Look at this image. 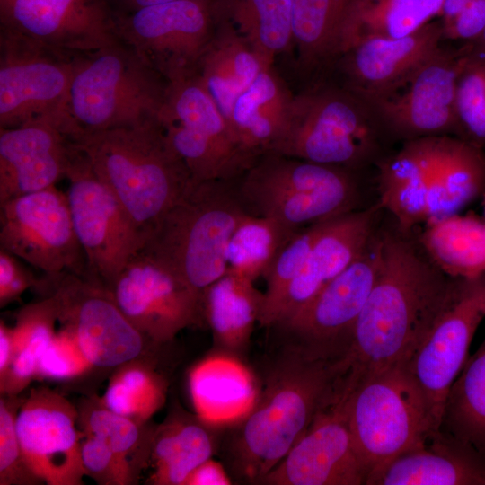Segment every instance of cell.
I'll list each match as a JSON object with an SVG mask.
<instances>
[{"instance_id":"f5cc1de1","label":"cell","mask_w":485,"mask_h":485,"mask_svg":"<svg viewBox=\"0 0 485 485\" xmlns=\"http://www.w3.org/2000/svg\"><path fill=\"white\" fill-rule=\"evenodd\" d=\"M484 207H485V195H484Z\"/></svg>"},{"instance_id":"f6af8a7d","label":"cell","mask_w":485,"mask_h":485,"mask_svg":"<svg viewBox=\"0 0 485 485\" xmlns=\"http://www.w3.org/2000/svg\"><path fill=\"white\" fill-rule=\"evenodd\" d=\"M18 258L0 249V305L1 307L17 299L34 283L33 276L28 272Z\"/></svg>"},{"instance_id":"f35d334b","label":"cell","mask_w":485,"mask_h":485,"mask_svg":"<svg viewBox=\"0 0 485 485\" xmlns=\"http://www.w3.org/2000/svg\"><path fill=\"white\" fill-rule=\"evenodd\" d=\"M454 110L456 130L464 140L485 144V58L473 51L457 79Z\"/></svg>"},{"instance_id":"d6986e66","label":"cell","mask_w":485,"mask_h":485,"mask_svg":"<svg viewBox=\"0 0 485 485\" xmlns=\"http://www.w3.org/2000/svg\"><path fill=\"white\" fill-rule=\"evenodd\" d=\"M0 24L70 54L118 40L107 0H0Z\"/></svg>"},{"instance_id":"ac0fdd59","label":"cell","mask_w":485,"mask_h":485,"mask_svg":"<svg viewBox=\"0 0 485 485\" xmlns=\"http://www.w3.org/2000/svg\"><path fill=\"white\" fill-rule=\"evenodd\" d=\"M75 408L47 388L32 390L16 412L15 426L24 463L48 485L82 484L84 432L76 428Z\"/></svg>"},{"instance_id":"e0dca14e","label":"cell","mask_w":485,"mask_h":485,"mask_svg":"<svg viewBox=\"0 0 485 485\" xmlns=\"http://www.w3.org/2000/svg\"><path fill=\"white\" fill-rule=\"evenodd\" d=\"M107 287L127 319L154 343L205 321L202 297L143 251Z\"/></svg>"},{"instance_id":"74e56055","label":"cell","mask_w":485,"mask_h":485,"mask_svg":"<svg viewBox=\"0 0 485 485\" xmlns=\"http://www.w3.org/2000/svg\"><path fill=\"white\" fill-rule=\"evenodd\" d=\"M165 391L160 375L132 360L110 379L101 404L142 425L163 404Z\"/></svg>"},{"instance_id":"60d3db41","label":"cell","mask_w":485,"mask_h":485,"mask_svg":"<svg viewBox=\"0 0 485 485\" xmlns=\"http://www.w3.org/2000/svg\"><path fill=\"white\" fill-rule=\"evenodd\" d=\"M84 428L85 434L101 439L120 459L130 463L129 456L140 444V425L101 404L85 414Z\"/></svg>"},{"instance_id":"30bf717a","label":"cell","mask_w":485,"mask_h":485,"mask_svg":"<svg viewBox=\"0 0 485 485\" xmlns=\"http://www.w3.org/2000/svg\"><path fill=\"white\" fill-rule=\"evenodd\" d=\"M371 117L356 94L324 89L294 96L287 128L270 153L342 168L357 164L373 150Z\"/></svg>"},{"instance_id":"8992f818","label":"cell","mask_w":485,"mask_h":485,"mask_svg":"<svg viewBox=\"0 0 485 485\" xmlns=\"http://www.w3.org/2000/svg\"><path fill=\"white\" fill-rule=\"evenodd\" d=\"M341 401L366 480L372 472L423 445L439 431L404 364L362 379Z\"/></svg>"},{"instance_id":"681fc988","label":"cell","mask_w":485,"mask_h":485,"mask_svg":"<svg viewBox=\"0 0 485 485\" xmlns=\"http://www.w3.org/2000/svg\"><path fill=\"white\" fill-rule=\"evenodd\" d=\"M181 0H107L111 11L117 13H129L135 10Z\"/></svg>"},{"instance_id":"bcb514c9","label":"cell","mask_w":485,"mask_h":485,"mask_svg":"<svg viewBox=\"0 0 485 485\" xmlns=\"http://www.w3.org/2000/svg\"><path fill=\"white\" fill-rule=\"evenodd\" d=\"M485 30V0H472L448 26L443 28L444 40L471 42Z\"/></svg>"},{"instance_id":"c3c4849f","label":"cell","mask_w":485,"mask_h":485,"mask_svg":"<svg viewBox=\"0 0 485 485\" xmlns=\"http://www.w3.org/2000/svg\"><path fill=\"white\" fill-rule=\"evenodd\" d=\"M13 357V340L11 328L3 322L0 324V379L7 372Z\"/></svg>"},{"instance_id":"ffe728a7","label":"cell","mask_w":485,"mask_h":485,"mask_svg":"<svg viewBox=\"0 0 485 485\" xmlns=\"http://www.w3.org/2000/svg\"><path fill=\"white\" fill-rule=\"evenodd\" d=\"M341 399L321 413L260 485H366Z\"/></svg>"},{"instance_id":"4dcf8cb0","label":"cell","mask_w":485,"mask_h":485,"mask_svg":"<svg viewBox=\"0 0 485 485\" xmlns=\"http://www.w3.org/2000/svg\"><path fill=\"white\" fill-rule=\"evenodd\" d=\"M215 31L197 71L226 118L235 99L267 66L229 22Z\"/></svg>"},{"instance_id":"ab89813d","label":"cell","mask_w":485,"mask_h":485,"mask_svg":"<svg viewBox=\"0 0 485 485\" xmlns=\"http://www.w3.org/2000/svg\"><path fill=\"white\" fill-rule=\"evenodd\" d=\"M320 223L297 231L280 251L265 275L267 286L258 322L260 327L302 269L313 247Z\"/></svg>"},{"instance_id":"3957f363","label":"cell","mask_w":485,"mask_h":485,"mask_svg":"<svg viewBox=\"0 0 485 485\" xmlns=\"http://www.w3.org/2000/svg\"><path fill=\"white\" fill-rule=\"evenodd\" d=\"M76 146L146 239L160 217L195 181L158 119L81 133Z\"/></svg>"},{"instance_id":"7c38bea8","label":"cell","mask_w":485,"mask_h":485,"mask_svg":"<svg viewBox=\"0 0 485 485\" xmlns=\"http://www.w3.org/2000/svg\"><path fill=\"white\" fill-rule=\"evenodd\" d=\"M485 318V275L454 278L428 331L404 364L439 430L447 393L469 357L472 340Z\"/></svg>"},{"instance_id":"4fadbf2b","label":"cell","mask_w":485,"mask_h":485,"mask_svg":"<svg viewBox=\"0 0 485 485\" xmlns=\"http://www.w3.org/2000/svg\"><path fill=\"white\" fill-rule=\"evenodd\" d=\"M72 222L90 276L109 287L145 247L146 235L79 150L66 175Z\"/></svg>"},{"instance_id":"4316f807","label":"cell","mask_w":485,"mask_h":485,"mask_svg":"<svg viewBox=\"0 0 485 485\" xmlns=\"http://www.w3.org/2000/svg\"><path fill=\"white\" fill-rule=\"evenodd\" d=\"M149 447L153 466L149 481L184 485L191 472L216 452V433L200 418L175 415L155 430Z\"/></svg>"},{"instance_id":"6da1fadb","label":"cell","mask_w":485,"mask_h":485,"mask_svg":"<svg viewBox=\"0 0 485 485\" xmlns=\"http://www.w3.org/2000/svg\"><path fill=\"white\" fill-rule=\"evenodd\" d=\"M277 352L251 410L222 438L226 469L241 483L257 484L346 390L343 359Z\"/></svg>"},{"instance_id":"9a60e30c","label":"cell","mask_w":485,"mask_h":485,"mask_svg":"<svg viewBox=\"0 0 485 485\" xmlns=\"http://www.w3.org/2000/svg\"><path fill=\"white\" fill-rule=\"evenodd\" d=\"M472 51L468 42L459 48L441 47L399 84L361 101L374 118L409 140L456 130V83Z\"/></svg>"},{"instance_id":"f1b7e54d","label":"cell","mask_w":485,"mask_h":485,"mask_svg":"<svg viewBox=\"0 0 485 485\" xmlns=\"http://www.w3.org/2000/svg\"><path fill=\"white\" fill-rule=\"evenodd\" d=\"M263 304L254 282L226 271L203 295L205 322L215 344L225 353L240 354L248 347Z\"/></svg>"},{"instance_id":"8fae6325","label":"cell","mask_w":485,"mask_h":485,"mask_svg":"<svg viewBox=\"0 0 485 485\" xmlns=\"http://www.w3.org/2000/svg\"><path fill=\"white\" fill-rule=\"evenodd\" d=\"M379 269L377 241L304 306L268 328L279 347L314 358L344 359Z\"/></svg>"},{"instance_id":"ba28073f","label":"cell","mask_w":485,"mask_h":485,"mask_svg":"<svg viewBox=\"0 0 485 485\" xmlns=\"http://www.w3.org/2000/svg\"><path fill=\"white\" fill-rule=\"evenodd\" d=\"M75 55L0 28V128L49 120L78 134L68 115Z\"/></svg>"},{"instance_id":"603a6c76","label":"cell","mask_w":485,"mask_h":485,"mask_svg":"<svg viewBox=\"0 0 485 485\" xmlns=\"http://www.w3.org/2000/svg\"><path fill=\"white\" fill-rule=\"evenodd\" d=\"M442 40L439 19L401 38L357 44L345 53L354 94L364 100L393 88L428 60L441 48Z\"/></svg>"},{"instance_id":"7dc6e473","label":"cell","mask_w":485,"mask_h":485,"mask_svg":"<svg viewBox=\"0 0 485 485\" xmlns=\"http://www.w3.org/2000/svg\"><path fill=\"white\" fill-rule=\"evenodd\" d=\"M232 479L217 462L209 459L197 467L184 485H229Z\"/></svg>"},{"instance_id":"e575fe53","label":"cell","mask_w":485,"mask_h":485,"mask_svg":"<svg viewBox=\"0 0 485 485\" xmlns=\"http://www.w3.org/2000/svg\"><path fill=\"white\" fill-rule=\"evenodd\" d=\"M296 232L273 218L247 213L228 242L226 271L253 282L264 278Z\"/></svg>"},{"instance_id":"44dd1931","label":"cell","mask_w":485,"mask_h":485,"mask_svg":"<svg viewBox=\"0 0 485 485\" xmlns=\"http://www.w3.org/2000/svg\"><path fill=\"white\" fill-rule=\"evenodd\" d=\"M75 133L49 120L0 128V204L66 178L79 153Z\"/></svg>"},{"instance_id":"277c9868","label":"cell","mask_w":485,"mask_h":485,"mask_svg":"<svg viewBox=\"0 0 485 485\" xmlns=\"http://www.w3.org/2000/svg\"><path fill=\"white\" fill-rule=\"evenodd\" d=\"M247 213L234 181H194L156 222L142 251L203 299L225 274L228 242Z\"/></svg>"},{"instance_id":"7402d4cb","label":"cell","mask_w":485,"mask_h":485,"mask_svg":"<svg viewBox=\"0 0 485 485\" xmlns=\"http://www.w3.org/2000/svg\"><path fill=\"white\" fill-rule=\"evenodd\" d=\"M374 217L375 212L368 208L321 222L302 269L261 327L269 328L296 313L358 260L371 241Z\"/></svg>"},{"instance_id":"2e32d148","label":"cell","mask_w":485,"mask_h":485,"mask_svg":"<svg viewBox=\"0 0 485 485\" xmlns=\"http://www.w3.org/2000/svg\"><path fill=\"white\" fill-rule=\"evenodd\" d=\"M53 280L57 288L50 297L57 319L72 328L92 366H121L139 357L146 338L119 310L105 285L74 273Z\"/></svg>"},{"instance_id":"9c48e42d","label":"cell","mask_w":485,"mask_h":485,"mask_svg":"<svg viewBox=\"0 0 485 485\" xmlns=\"http://www.w3.org/2000/svg\"><path fill=\"white\" fill-rule=\"evenodd\" d=\"M216 0H181L112 11L117 39L169 83L197 74L214 37Z\"/></svg>"},{"instance_id":"ee69618b","label":"cell","mask_w":485,"mask_h":485,"mask_svg":"<svg viewBox=\"0 0 485 485\" xmlns=\"http://www.w3.org/2000/svg\"><path fill=\"white\" fill-rule=\"evenodd\" d=\"M81 460L85 473L103 484L124 485L133 481L131 464L120 459L101 439L93 435H84Z\"/></svg>"},{"instance_id":"83f0119b","label":"cell","mask_w":485,"mask_h":485,"mask_svg":"<svg viewBox=\"0 0 485 485\" xmlns=\"http://www.w3.org/2000/svg\"><path fill=\"white\" fill-rule=\"evenodd\" d=\"M443 0H353L343 21L335 54L371 39H398L439 18Z\"/></svg>"},{"instance_id":"836d02e7","label":"cell","mask_w":485,"mask_h":485,"mask_svg":"<svg viewBox=\"0 0 485 485\" xmlns=\"http://www.w3.org/2000/svg\"><path fill=\"white\" fill-rule=\"evenodd\" d=\"M229 23L267 66L293 40L291 0H223Z\"/></svg>"},{"instance_id":"d4e9b609","label":"cell","mask_w":485,"mask_h":485,"mask_svg":"<svg viewBox=\"0 0 485 485\" xmlns=\"http://www.w3.org/2000/svg\"><path fill=\"white\" fill-rule=\"evenodd\" d=\"M293 100L272 66L264 68L225 118L240 146L257 158L270 153L287 128Z\"/></svg>"},{"instance_id":"cb8c5ba5","label":"cell","mask_w":485,"mask_h":485,"mask_svg":"<svg viewBox=\"0 0 485 485\" xmlns=\"http://www.w3.org/2000/svg\"><path fill=\"white\" fill-rule=\"evenodd\" d=\"M366 485H485V460L437 431L372 472Z\"/></svg>"},{"instance_id":"d590c367","label":"cell","mask_w":485,"mask_h":485,"mask_svg":"<svg viewBox=\"0 0 485 485\" xmlns=\"http://www.w3.org/2000/svg\"><path fill=\"white\" fill-rule=\"evenodd\" d=\"M57 319L51 297L20 313L16 326L11 328L13 357L7 372L0 379L2 393L16 395L37 375L40 359L56 334Z\"/></svg>"},{"instance_id":"8d00e7d4","label":"cell","mask_w":485,"mask_h":485,"mask_svg":"<svg viewBox=\"0 0 485 485\" xmlns=\"http://www.w3.org/2000/svg\"><path fill=\"white\" fill-rule=\"evenodd\" d=\"M353 0H291L293 40L306 63L335 54Z\"/></svg>"},{"instance_id":"1f68e13d","label":"cell","mask_w":485,"mask_h":485,"mask_svg":"<svg viewBox=\"0 0 485 485\" xmlns=\"http://www.w3.org/2000/svg\"><path fill=\"white\" fill-rule=\"evenodd\" d=\"M439 432L485 460V339L447 393Z\"/></svg>"},{"instance_id":"484cf974","label":"cell","mask_w":485,"mask_h":485,"mask_svg":"<svg viewBox=\"0 0 485 485\" xmlns=\"http://www.w3.org/2000/svg\"><path fill=\"white\" fill-rule=\"evenodd\" d=\"M446 136L410 139L379 170V204L395 217L413 221L428 208L432 170L439 159Z\"/></svg>"},{"instance_id":"d6a6232c","label":"cell","mask_w":485,"mask_h":485,"mask_svg":"<svg viewBox=\"0 0 485 485\" xmlns=\"http://www.w3.org/2000/svg\"><path fill=\"white\" fill-rule=\"evenodd\" d=\"M421 243L436 267L451 278L485 275V223L454 214L428 221Z\"/></svg>"},{"instance_id":"7bdbcfd3","label":"cell","mask_w":485,"mask_h":485,"mask_svg":"<svg viewBox=\"0 0 485 485\" xmlns=\"http://www.w3.org/2000/svg\"><path fill=\"white\" fill-rule=\"evenodd\" d=\"M18 410V408H17ZM11 401H0V484H20L36 481L28 471L16 432V412Z\"/></svg>"},{"instance_id":"f546056e","label":"cell","mask_w":485,"mask_h":485,"mask_svg":"<svg viewBox=\"0 0 485 485\" xmlns=\"http://www.w3.org/2000/svg\"><path fill=\"white\" fill-rule=\"evenodd\" d=\"M485 192V154L481 146L446 137L428 191V220L454 214Z\"/></svg>"},{"instance_id":"5bb4252c","label":"cell","mask_w":485,"mask_h":485,"mask_svg":"<svg viewBox=\"0 0 485 485\" xmlns=\"http://www.w3.org/2000/svg\"><path fill=\"white\" fill-rule=\"evenodd\" d=\"M0 246L50 278L87 270L66 192L56 185L0 204Z\"/></svg>"},{"instance_id":"52a82bcc","label":"cell","mask_w":485,"mask_h":485,"mask_svg":"<svg viewBox=\"0 0 485 485\" xmlns=\"http://www.w3.org/2000/svg\"><path fill=\"white\" fill-rule=\"evenodd\" d=\"M158 119L197 182L235 180L259 159L240 146L197 74L169 83Z\"/></svg>"},{"instance_id":"7a4b0ae2","label":"cell","mask_w":485,"mask_h":485,"mask_svg":"<svg viewBox=\"0 0 485 485\" xmlns=\"http://www.w3.org/2000/svg\"><path fill=\"white\" fill-rule=\"evenodd\" d=\"M379 269L343 363L346 392L362 379L406 364L441 310L454 278L401 239L377 240Z\"/></svg>"},{"instance_id":"816d5d0a","label":"cell","mask_w":485,"mask_h":485,"mask_svg":"<svg viewBox=\"0 0 485 485\" xmlns=\"http://www.w3.org/2000/svg\"><path fill=\"white\" fill-rule=\"evenodd\" d=\"M468 43L471 44L475 54L485 58V30L477 39Z\"/></svg>"},{"instance_id":"f907efd6","label":"cell","mask_w":485,"mask_h":485,"mask_svg":"<svg viewBox=\"0 0 485 485\" xmlns=\"http://www.w3.org/2000/svg\"><path fill=\"white\" fill-rule=\"evenodd\" d=\"M472 0H443L439 19L443 28L450 25Z\"/></svg>"},{"instance_id":"b9f144b4","label":"cell","mask_w":485,"mask_h":485,"mask_svg":"<svg viewBox=\"0 0 485 485\" xmlns=\"http://www.w3.org/2000/svg\"><path fill=\"white\" fill-rule=\"evenodd\" d=\"M90 366L92 365L83 354L74 331L66 325L64 330L56 332L41 356L37 375L55 380H67L84 374Z\"/></svg>"},{"instance_id":"5b68a950","label":"cell","mask_w":485,"mask_h":485,"mask_svg":"<svg viewBox=\"0 0 485 485\" xmlns=\"http://www.w3.org/2000/svg\"><path fill=\"white\" fill-rule=\"evenodd\" d=\"M169 82L119 40L74 57L68 115L81 133L159 118Z\"/></svg>"}]
</instances>
